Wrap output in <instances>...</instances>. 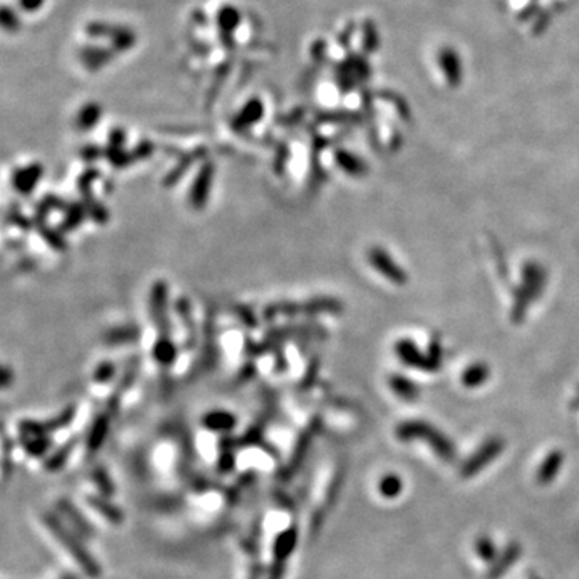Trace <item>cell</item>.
I'll return each mask as SVG.
<instances>
[{"instance_id": "cell-1", "label": "cell", "mask_w": 579, "mask_h": 579, "mask_svg": "<svg viewBox=\"0 0 579 579\" xmlns=\"http://www.w3.org/2000/svg\"><path fill=\"white\" fill-rule=\"evenodd\" d=\"M44 523H45V528L50 531V534H53V538L57 539V543L60 544L63 549L66 550V554L78 563L84 575H87L90 578L100 576L102 568H100L98 562L90 555V552L86 549V547H84V544L79 541V538H74L70 531L63 527L57 515L47 513L44 517Z\"/></svg>"}, {"instance_id": "cell-2", "label": "cell", "mask_w": 579, "mask_h": 579, "mask_svg": "<svg viewBox=\"0 0 579 579\" xmlns=\"http://www.w3.org/2000/svg\"><path fill=\"white\" fill-rule=\"evenodd\" d=\"M343 306L333 298H312L307 301H275L264 307L263 316L267 321L275 317H296V316H316V314H338Z\"/></svg>"}, {"instance_id": "cell-3", "label": "cell", "mask_w": 579, "mask_h": 579, "mask_svg": "<svg viewBox=\"0 0 579 579\" xmlns=\"http://www.w3.org/2000/svg\"><path fill=\"white\" fill-rule=\"evenodd\" d=\"M397 439L401 441H425L430 444L434 453H437L443 460H454L455 459V448L453 441H449L448 437H444L439 430L433 428L430 423L425 422H406L396 430Z\"/></svg>"}, {"instance_id": "cell-4", "label": "cell", "mask_w": 579, "mask_h": 579, "mask_svg": "<svg viewBox=\"0 0 579 579\" xmlns=\"http://www.w3.org/2000/svg\"><path fill=\"white\" fill-rule=\"evenodd\" d=\"M148 309L153 325L159 335H171V322H169V285L164 280L153 281L148 298Z\"/></svg>"}, {"instance_id": "cell-5", "label": "cell", "mask_w": 579, "mask_h": 579, "mask_svg": "<svg viewBox=\"0 0 579 579\" xmlns=\"http://www.w3.org/2000/svg\"><path fill=\"white\" fill-rule=\"evenodd\" d=\"M216 166L212 161H205L195 174L189 190V206L193 211H203L210 201L212 182H214Z\"/></svg>"}, {"instance_id": "cell-6", "label": "cell", "mask_w": 579, "mask_h": 579, "mask_svg": "<svg viewBox=\"0 0 579 579\" xmlns=\"http://www.w3.org/2000/svg\"><path fill=\"white\" fill-rule=\"evenodd\" d=\"M98 177H100V171L97 168L86 169V171H84L78 179V189H79V192H81L82 203L84 206H86L90 219H92L94 222H97V224L100 226H103L108 222L110 214L105 206L94 198L92 189H90L95 180H98Z\"/></svg>"}, {"instance_id": "cell-7", "label": "cell", "mask_w": 579, "mask_h": 579, "mask_svg": "<svg viewBox=\"0 0 579 579\" xmlns=\"http://www.w3.org/2000/svg\"><path fill=\"white\" fill-rule=\"evenodd\" d=\"M504 441L499 438L488 439L485 444L481 446L476 453L465 462L464 467L460 469L462 478H471L476 474H480L483 469H486L496 457L502 453Z\"/></svg>"}, {"instance_id": "cell-8", "label": "cell", "mask_w": 579, "mask_h": 579, "mask_svg": "<svg viewBox=\"0 0 579 579\" xmlns=\"http://www.w3.org/2000/svg\"><path fill=\"white\" fill-rule=\"evenodd\" d=\"M74 406L63 409L61 413L49 420H23L20 423V430L23 434H36V437H49L50 433L65 428L74 418Z\"/></svg>"}, {"instance_id": "cell-9", "label": "cell", "mask_w": 579, "mask_h": 579, "mask_svg": "<svg viewBox=\"0 0 579 579\" xmlns=\"http://www.w3.org/2000/svg\"><path fill=\"white\" fill-rule=\"evenodd\" d=\"M42 176H44V166L41 163L28 164L12 174V187L17 193L29 196L39 185Z\"/></svg>"}, {"instance_id": "cell-10", "label": "cell", "mask_w": 579, "mask_h": 579, "mask_svg": "<svg viewBox=\"0 0 579 579\" xmlns=\"http://www.w3.org/2000/svg\"><path fill=\"white\" fill-rule=\"evenodd\" d=\"M264 116V103L261 98L253 97L242 106V110L233 116L230 121V129L233 132H243L248 131L249 127L258 124Z\"/></svg>"}, {"instance_id": "cell-11", "label": "cell", "mask_w": 579, "mask_h": 579, "mask_svg": "<svg viewBox=\"0 0 579 579\" xmlns=\"http://www.w3.org/2000/svg\"><path fill=\"white\" fill-rule=\"evenodd\" d=\"M321 333H323V330L317 325H295V323H290V325L272 328V330H269L267 335H265V338L285 343L288 339L296 338H316L321 337Z\"/></svg>"}, {"instance_id": "cell-12", "label": "cell", "mask_w": 579, "mask_h": 579, "mask_svg": "<svg viewBox=\"0 0 579 579\" xmlns=\"http://www.w3.org/2000/svg\"><path fill=\"white\" fill-rule=\"evenodd\" d=\"M237 416L224 409H214L201 417V427L212 433H230L237 427Z\"/></svg>"}, {"instance_id": "cell-13", "label": "cell", "mask_w": 579, "mask_h": 579, "mask_svg": "<svg viewBox=\"0 0 579 579\" xmlns=\"http://www.w3.org/2000/svg\"><path fill=\"white\" fill-rule=\"evenodd\" d=\"M179 349L173 342L171 335H158L152 348V358L161 369H171L176 364Z\"/></svg>"}, {"instance_id": "cell-14", "label": "cell", "mask_w": 579, "mask_h": 579, "mask_svg": "<svg viewBox=\"0 0 579 579\" xmlns=\"http://www.w3.org/2000/svg\"><path fill=\"white\" fill-rule=\"evenodd\" d=\"M205 155H206L205 148L198 147V148H195V150L185 153V155L180 156L179 161L176 163V166H174L171 171L163 177V187H168V189L174 187V185H176L179 180L189 173V169L192 168V164L200 161V159H203Z\"/></svg>"}, {"instance_id": "cell-15", "label": "cell", "mask_w": 579, "mask_h": 579, "mask_svg": "<svg viewBox=\"0 0 579 579\" xmlns=\"http://www.w3.org/2000/svg\"><path fill=\"white\" fill-rule=\"evenodd\" d=\"M369 263L374 265L380 274H383L386 279L396 281V284H401V281L406 280L404 274L401 272V269L397 267L390 254L385 253L383 249L372 248L369 251Z\"/></svg>"}, {"instance_id": "cell-16", "label": "cell", "mask_w": 579, "mask_h": 579, "mask_svg": "<svg viewBox=\"0 0 579 579\" xmlns=\"http://www.w3.org/2000/svg\"><path fill=\"white\" fill-rule=\"evenodd\" d=\"M115 50L111 47H100V45H84L79 53L82 65L90 71H97L103 68L106 63L113 60Z\"/></svg>"}, {"instance_id": "cell-17", "label": "cell", "mask_w": 579, "mask_h": 579, "mask_svg": "<svg viewBox=\"0 0 579 579\" xmlns=\"http://www.w3.org/2000/svg\"><path fill=\"white\" fill-rule=\"evenodd\" d=\"M110 432V416L106 412L98 413L97 417L94 418L92 425H90L87 439H86V448L89 454H97L98 449L102 448L106 437H108Z\"/></svg>"}, {"instance_id": "cell-18", "label": "cell", "mask_w": 579, "mask_h": 579, "mask_svg": "<svg viewBox=\"0 0 579 579\" xmlns=\"http://www.w3.org/2000/svg\"><path fill=\"white\" fill-rule=\"evenodd\" d=\"M563 459H565V457H563V453L559 449L552 450V453L545 455L543 464H541L539 469L536 470V481H538V485L547 486L555 480L557 475H559V471L562 470Z\"/></svg>"}, {"instance_id": "cell-19", "label": "cell", "mask_w": 579, "mask_h": 579, "mask_svg": "<svg viewBox=\"0 0 579 579\" xmlns=\"http://www.w3.org/2000/svg\"><path fill=\"white\" fill-rule=\"evenodd\" d=\"M174 309H176L177 316L182 321L185 330H187V348L192 349L196 343V327H195V318L192 312V305L187 296H180L174 305Z\"/></svg>"}, {"instance_id": "cell-20", "label": "cell", "mask_w": 579, "mask_h": 579, "mask_svg": "<svg viewBox=\"0 0 579 579\" xmlns=\"http://www.w3.org/2000/svg\"><path fill=\"white\" fill-rule=\"evenodd\" d=\"M153 150H155V147H153V143H150L148 140H143L142 143H139L134 150L131 152H123L119 156H116L113 161H110L113 164L115 169H124L127 166H131V164H134L137 161H143V159L150 158Z\"/></svg>"}, {"instance_id": "cell-21", "label": "cell", "mask_w": 579, "mask_h": 579, "mask_svg": "<svg viewBox=\"0 0 579 579\" xmlns=\"http://www.w3.org/2000/svg\"><path fill=\"white\" fill-rule=\"evenodd\" d=\"M140 338V328L137 325H121L110 328L103 335V342L110 346H118V344L135 343Z\"/></svg>"}, {"instance_id": "cell-22", "label": "cell", "mask_w": 579, "mask_h": 579, "mask_svg": "<svg viewBox=\"0 0 579 579\" xmlns=\"http://www.w3.org/2000/svg\"><path fill=\"white\" fill-rule=\"evenodd\" d=\"M87 504L95 510V512L100 513L102 517H105L106 520H108L110 523L118 525V523L123 522V518H124L123 512H121V508L118 506L111 504L108 497H105V496H89Z\"/></svg>"}, {"instance_id": "cell-23", "label": "cell", "mask_w": 579, "mask_h": 579, "mask_svg": "<svg viewBox=\"0 0 579 579\" xmlns=\"http://www.w3.org/2000/svg\"><path fill=\"white\" fill-rule=\"evenodd\" d=\"M102 118V106L95 102H89L79 110L76 116V127L81 132L92 131V127Z\"/></svg>"}, {"instance_id": "cell-24", "label": "cell", "mask_w": 579, "mask_h": 579, "mask_svg": "<svg viewBox=\"0 0 579 579\" xmlns=\"http://www.w3.org/2000/svg\"><path fill=\"white\" fill-rule=\"evenodd\" d=\"M335 161H337L339 169H342L343 173L349 174V176H362V174L367 171L362 159H359L358 156L346 150L335 152Z\"/></svg>"}, {"instance_id": "cell-25", "label": "cell", "mask_w": 579, "mask_h": 579, "mask_svg": "<svg viewBox=\"0 0 579 579\" xmlns=\"http://www.w3.org/2000/svg\"><path fill=\"white\" fill-rule=\"evenodd\" d=\"M87 210L84 203H78V201H74V203L68 205V208L65 211V219L60 224V230L61 232H73L76 230L79 226H82V222L86 221L87 217Z\"/></svg>"}, {"instance_id": "cell-26", "label": "cell", "mask_w": 579, "mask_h": 579, "mask_svg": "<svg viewBox=\"0 0 579 579\" xmlns=\"http://www.w3.org/2000/svg\"><path fill=\"white\" fill-rule=\"evenodd\" d=\"M520 554H522V549H520L518 544H510L506 550H504L502 557H497L496 562H494V566L491 568V571L488 573V578L491 579H497L501 575L506 573L510 565H512L513 562L518 560Z\"/></svg>"}, {"instance_id": "cell-27", "label": "cell", "mask_w": 579, "mask_h": 579, "mask_svg": "<svg viewBox=\"0 0 579 579\" xmlns=\"http://www.w3.org/2000/svg\"><path fill=\"white\" fill-rule=\"evenodd\" d=\"M135 33L124 26H115L113 33L110 36L111 49L115 52H126L135 45Z\"/></svg>"}, {"instance_id": "cell-28", "label": "cell", "mask_w": 579, "mask_h": 579, "mask_svg": "<svg viewBox=\"0 0 579 579\" xmlns=\"http://www.w3.org/2000/svg\"><path fill=\"white\" fill-rule=\"evenodd\" d=\"M217 26L224 31V33H233L238 28V24H240L242 17H240V12L233 7V5H224L219 12H217Z\"/></svg>"}, {"instance_id": "cell-29", "label": "cell", "mask_w": 579, "mask_h": 579, "mask_svg": "<svg viewBox=\"0 0 579 579\" xmlns=\"http://www.w3.org/2000/svg\"><path fill=\"white\" fill-rule=\"evenodd\" d=\"M37 230H39V235L44 238V242L55 251H66L68 249V242L65 235H63L61 230H55L50 226H47V222L41 226H36Z\"/></svg>"}, {"instance_id": "cell-30", "label": "cell", "mask_w": 579, "mask_h": 579, "mask_svg": "<svg viewBox=\"0 0 579 579\" xmlns=\"http://www.w3.org/2000/svg\"><path fill=\"white\" fill-rule=\"evenodd\" d=\"M21 444L24 450L31 455L39 457L44 455L50 448V439L47 437H36V434H23L21 433Z\"/></svg>"}, {"instance_id": "cell-31", "label": "cell", "mask_w": 579, "mask_h": 579, "mask_svg": "<svg viewBox=\"0 0 579 579\" xmlns=\"http://www.w3.org/2000/svg\"><path fill=\"white\" fill-rule=\"evenodd\" d=\"M124 142H126V132L121 129V127H115L113 131L110 132L108 143L105 147V158L108 161H113L116 156H119L124 150Z\"/></svg>"}, {"instance_id": "cell-32", "label": "cell", "mask_w": 579, "mask_h": 579, "mask_svg": "<svg viewBox=\"0 0 579 579\" xmlns=\"http://www.w3.org/2000/svg\"><path fill=\"white\" fill-rule=\"evenodd\" d=\"M404 488V483L400 475L396 474H388L383 475V478L379 481V492L386 499H395L401 496Z\"/></svg>"}, {"instance_id": "cell-33", "label": "cell", "mask_w": 579, "mask_h": 579, "mask_svg": "<svg viewBox=\"0 0 579 579\" xmlns=\"http://www.w3.org/2000/svg\"><path fill=\"white\" fill-rule=\"evenodd\" d=\"M137 372H139V362H137V360L134 359L132 360V362L129 364V367L126 369V372H124V375L121 376V380H119V385H118V390H116L115 393H113V396H111V401H110V404H116V402H119L121 400V395H123V393L127 390V388H131L132 386V383H134V380H135V376H137Z\"/></svg>"}, {"instance_id": "cell-34", "label": "cell", "mask_w": 579, "mask_h": 579, "mask_svg": "<svg viewBox=\"0 0 579 579\" xmlns=\"http://www.w3.org/2000/svg\"><path fill=\"white\" fill-rule=\"evenodd\" d=\"M475 550L480 555V559L485 562H496L497 559V547L492 543L490 536H480L475 539Z\"/></svg>"}, {"instance_id": "cell-35", "label": "cell", "mask_w": 579, "mask_h": 579, "mask_svg": "<svg viewBox=\"0 0 579 579\" xmlns=\"http://www.w3.org/2000/svg\"><path fill=\"white\" fill-rule=\"evenodd\" d=\"M115 375H116V365L113 362H110V360H103V362H100L97 367H95L92 379L95 383L105 385V383H110V381L115 379Z\"/></svg>"}, {"instance_id": "cell-36", "label": "cell", "mask_w": 579, "mask_h": 579, "mask_svg": "<svg viewBox=\"0 0 579 579\" xmlns=\"http://www.w3.org/2000/svg\"><path fill=\"white\" fill-rule=\"evenodd\" d=\"M233 312H235V316L240 318V322L243 323V325H247L248 328H258L259 325L258 316L254 314L249 306L237 305V306H233Z\"/></svg>"}, {"instance_id": "cell-37", "label": "cell", "mask_w": 579, "mask_h": 579, "mask_svg": "<svg viewBox=\"0 0 579 579\" xmlns=\"http://www.w3.org/2000/svg\"><path fill=\"white\" fill-rule=\"evenodd\" d=\"M113 29H115V24L103 23V21H92V23H89L86 26V33L90 37H94V39H100V37H108L110 39Z\"/></svg>"}, {"instance_id": "cell-38", "label": "cell", "mask_w": 579, "mask_h": 579, "mask_svg": "<svg viewBox=\"0 0 579 579\" xmlns=\"http://www.w3.org/2000/svg\"><path fill=\"white\" fill-rule=\"evenodd\" d=\"M2 26L5 31H10V33H17L21 26V20L18 13L15 12L13 8H10L8 5H5L2 8Z\"/></svg>"}, {"instance_id": "cell-39", "label": "cell", "mask_w": 579, "mask_h": 579, "mask_svg": "<svg viewBox=\"0 0 579 579\" xmlns=\"http://www.w3.org/2000/svg\"><path fill=\"white\" fill-rule=\"evenodd\" d=\"M391 388L395 390V393L397 396H402L406 397L407 401H412L413 397L417 396V390L413 388L412 383H409L404 379H393L391 380Z\"/></svg>"}, {"instance_id": "cell-40", "label": "cell", "mask_w": 579, "mask_h": 579, "mask_svg": "<svg viewBox=\"0 0 579 579\" xmlns=\"http://www.w3.org/2000/svg\"><path fill=\"white\" fill-rule=\"evenodd\" d=\"M488 379V372L486 369L483 367V365H475V367H471L470 370H467V374L464 375V383L467 386L474 388L478 386L480 383H483Z\"/></svg>"}, {"instance_id": "cell-41", "label": "cell", "mask_w": 579, "mask_h": 579, "mask_svg": "<svg viewBox=\"0 0 579 579\" xmlns=\"http://www.w3.org/2000/svg\"><path fill=\"white\" fill-rule=\"evenodd\" d=\"M71 449H73V443H70V444H66V446H63L61 449H58L55 454H52L49 459H47V469L49 470H58L60 469V467L65 464V460H66V457L70 455V453H71Z\"/></svg>"}, {"instance_id": "cell-42", "label": "cell", "mask_w": 579, "mask_h": 579, "mask_svg": "<svg viewBox=\"0 0 579 579\" xmlns=\"http://www.w3.org/2000/svg\"><path fill=\"white\" fill-rule=\"evenodd\" d=\"M288 158H290L288 147L280 145L277 150V155H275L274 163H272V171L277 174V176H281V174L285 173V166H286V161H288Z\"/></svg>"}, {"instance_id": "cell-43", "label": "cell", "mask_w": 579, "mask_h": 579, "mask_svg": "<svg viewBox=\"0 0 579 579\" xmlns=\"http://www.w3.org/2000/svg\"><path fill=\"white\" fill-rule=\"evenodd\" d=\"M94 476H95V483H97V488L100 490V492H102V496L110 497L111 494H113V485H111V481H110L108 475H106V471L100 469V470L95 471Z\"/></svg>"}, {"instance_id": "cell-44", "label": "cell", "mask_w": 579, "mask_h": 579, "mask_svg": "<svg viewBox=\"0 0 579 579\" xmlns=\"http://www.w3.org/2000/svg\"><path fill=\"white\" fill-rule=\"evenodd\" d=\"M79 155L84 159V161L87 163H92L95 159L105 156V148H100L98 145H86L81 148V152H79Z\"/></svg>"}, {"instance_id": "cell-45", "label": "cell", "mask_w": 579, "mask_h": 579, "mask_svg": "<svg viewBox=\"0 0 579 579\" xmlns=\"http://www.w3.org/2000/svg\"><path fill=\"white\" fill-rule=\"evenodd\" d=\"M45 0H18V7L26 13H34L44 7Z\"/></svg>"}, {"instance_id": "cell-46", "label": "cell", "mask_w": 579, "mask_h": 579, "mask_svg": "<svg viewBox=\"0 0 579 579\" xmlns=\"http://www.w3.org/2000/svg\"><path fill=\"white\" fill-rule=\"evenodd\" d=\"M317 367H318V362H317V359H314V362H311V365L306 370L305 379H302V381H301V388H309V385L312 383V379L316 376Z\"/></svg>"}, {"instance_id": "cell-47", "label": "cell", "mask_w": 579, "mask_h": 579, "mask_svg": "<svg viewBox=\"0 0 579 579\" xmlns=\"http://www.w3.org/2000/svg\"><path fill=\"white\" fill-rule=\"evenodd\" d=\"M238 374H240L238 376H240L242 381H247V380L251 379L254 374H256V369H254L253 364H247L245 367H242V370L238 372Z\"/></svg>"}, {"instance_id": "cell-48", "label": "cell", "mask_w": 579, "mask_h": 579, "mask_svg": "<svg viewBox=\"0 0 579 579\" xmlns=\"http://www.w3.org/2000/svg\"><path fill=\"white\" fill-rule=\"evenodd\" d=\"M12 380H13V374L10 372L8 367H3V372H2V385H3V388H8L10 381H12Z\"/></svg>"}]
</instances>
